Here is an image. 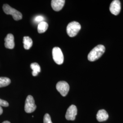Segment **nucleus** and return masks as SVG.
Segmentation results:
<instances>
[{"instance_id": "6", "label": "nucleus", "mask_w": 123, "mask_h": 123, "mask_svg": "<svg viewBox=\"0 0 123 123\" xmlns=\"http://www.w3.org/2000/svg\"><path fill=\"white\" fill-rule=\"evenodd\" d=\"M56 88L62 96L65 97L69 92V86L65 81H59L56 84Z\"/></svg>"}, {"instance_id": "4", "label": "nucleus", "mask_w": 123, "mask_h": 123, "mask_svg": "<svg viewBox=\"0 0 123 123\" xmlns=\"http://www.w3.org/2000/svg\"><path fill=\"white\" fill-rule=\"evenodd\" d=\"M53 57L54 62L58 65L62 64L64 61V56L61 49L58 47H54L52 51Z\"/></svg>"}, {"instance_id": "14", "label": "nucleus", "mask_w": 123, "mask_h": 123, "mask_svg": "<svg viewBox=\"0 0 123 123\" xmlns=\"http://www.w3.org/2000/svg\"><path fill=\"white\" fill-rule=\"evenodd\" d=\"M31 68L32 70V74L33 76H36L41 71V68L39 65L36 62L32 63L31 64Z\"/></svg>"}, {"instance_id": "17", "label": "nucleus", "mask_w": 123, "mask_h": 123, "mask_svg": "<svg viewBox=\"0 0 123 123\" xmlns=\"http://www.w3.org/2000/svg\"><path fill=\"white\" fill-rule=\"evenodd\" d=\"M45 20V18H44L42 16H37L35 18H34V21L36 23H39L40 22H43L44 20Z\"/></svg>"}, {"instance_id": "2", "label": "nucleus", "mask_w": 123, "mask_h": 123, "mask_svg": "<svg viewBox=\"0 0 123 123\" xmlns=\"http://www.w3.org/2000/svg\"><path fill=\"white\" fill-rule=\"evenodd\" d=\"M3 10L6 14L12 15L13 19L15 21H18L22 19V14L16 9L11 7L9 5H3Z\"/></svg>"}, {"instance_id": "10", "label": "nucleus", "mask_w": 123, "mask_h": 123, "mask_svg": "<svg viewBox=\"0 0 123 123\" xmlns=\"http://www.w3.org/2000/svg\"><path fill=\"white\" fill-rule=\"evenodd\" d=\"M65 1L64 0H52L51 1V6L53 10L58 12L63 8Z\"/></svg>"}, {"instance_id": "19", "label": "nucleus", "mask_w": 123, "mask_h": 123, "mask_svg": "<svg viewBox=\"0 0 123 123\" xmlns=\"http://www.w3.org/2000/svg\"><path fill=\"white\" fill-rule=\"evenodd\" d=\"M2 113H3V110H2V107L0 106V115L2 114Z\"/></svg>"}, {"instance_id": "15", "label": "nucleus", "mask_w": 123, "mask_h": 123, "mask_svg": "<svg viewBox=\"0 0 123 123\" xmlns=\"http://www.w3.org/2000/svg\"><path fill=\"white\" fill-rule=\"evenodd\" d=\"M11 81L6 77H0V88L6 87L11 84Z\"/></svg>"}, {"instance_id": "7", "label": "nucleus", "mask_w": 123, "mask_h": 123, "mask_svg": "<svg viewBox=\"0 0 123 123\" xmlns=\"http://www.w3.org/2000/svg\"><path fill=\"white\" fill-rule=\"evenodd\" d=\"M77 108L74 105H71L67 110L65 118L68 120H74L77 114Z\"/></svg>"}, {"instance_id": "18", "label": "nucleus", "mask_w": 123, "mask_h": 123, "mask_svg": "<svg viewBox=\"0 0 123 123\" xmlns=\"http://www.w3.org/2000/svg\"><path fill=\"white\" fill-rule=\"evenodd\" d=\"M0 106H1V107H8L9 106V104L7 101L0 98Z\"/></svg>"}, {"instance_id": "13", "label": "nucleus", "mask_w": 123, "mask_h": 123, "mask_svg": "<svg viewBox=\"0 0 123 123\" xmlns=\"http://www.w3.org/2000/svg\"><path fill=\"white\" fill-rule=\"evenodd\" d=\"M49 27V25L47 22L43 21L40 22L37 26V31L38 33H44L48 29Z\"/></svg>"}, {"instance_id": "11", "label": "nucleus", "mask_w": 123, "mask_h": 123, "mask_svg": "<svg viewBox=\"0 0 123 123\" xmlns=\"http://www.w3.org/2000/svg\"><path fill=\"white\" fill-rule=\"evenodd\" d=\"M96 118L98 122H103L109 118V114L105 110H100L97 113Z\"/></svg>"}, {"instance_id": "3", "label": "nucleus", "mask_w": 123, "mask_h": 123, "mask_svg": "<svg viewBox=\"0 0 123 123\" xmlns=\"http://www.w3.org/2000/svg\"><path fill=\"white\" fill-rule=\"evenodd\" d=\"M81 26L79 23L74 21L69 23L67 27V32L70 37H74L80 30Z\"/></svg>"}, {"instance_id": "8", "label": "nucleus", "mask_w": 123, "mask_h": 123, "mask_svg": "<svg viewBox=\"0 0 123 123\" xmlns=\"http://www.w3.org/2000/svg\"><path fill=\"white\" fill-rule=\"evenodd\" d=\"M110 10L113 15L117 16L119 15L121 10V3L119 0H114L110 5Z\"/></svg>"}, {"instance_id": "16", "label": "nucleus", "mask_w": 123, "mask_h": 123, "mask_svg": "<svg viewBox=\"0 0 123 123\" xmlns=\"http://www.w3.org/2000/svg\"><path fill=\"white\" fill-rule=\"evenodd\" d=\"M43 123H53L51 120V117L48 114H46L44 115Z\"/></svg>"}, {"instance_id": "12", "label": "nucleus", "mask_w": 123, "mask_h": 123, "mask_svg": "<svg viewBox=\"0 0 123 123\" xmlns=\"http://www.w3.org/2000/svg\"><path fill=\"white\" fill-rule=\"evenodd\" d=\"M23 43L24 44V48L26 50H29L32 47V40L28 36H25L23 37Z\"/></svg>"}, {"instance_id": "5", "label": "nucleus", "mask_w": 123, "mask_h": 123, "mask_svg": "<svg viewBox=\"0 0 123 123\" xmlns=\"http://www.w3.org/2000/svg\"><path fill=\"white\" fill-rule=\"evenodd\" d=\"M37 108L35 104V101L33 97L31 95H28L26 97L25 104V111L27 113H31L34 112Z\"/></svg>"}, {"instance_id": "20", "label": "nucleus", "mask_w": 123, "mask_h": 123, "mask_svg": "<svg viewBox=\"0 0 123 123\" xmlns=\"http://www.w3.org/2000/svg\"><path fill=\"white\" fill-rule=\"evenodd\" d=\"M2 123H11L9 121H4L3 122H2Z\"/></svg>"}, {"instance_id": "9", "label": "nucleus", "mask_w": 123, "mask_h": 123, "mask_svg": "<svg viewBox=\"0 0 123 123\" xmlns=\"http://www.w3.org/2000/svg\"><path fill=\"white\" fill-rule=\"evenodd\" d=\"M5 47L6 49H12L15 47L14 37L12 34H8L5 38Z\"/></svg>"}, {"instance_id": "1", "label": "nucleus", "mask_w": 123, "mask_h": 123, "mask_svg": "<svg viewBox=\"0 0 123 123\" xmlns=\"http://www.w3.org/2000/svg\"><path fill=\"white\" fill-rule=\"evenodd\" d=\"M105 51V47L102 45H98L94 48L89 53L88 56L89 61L93 62L99 59Z\"/></svg>"}]
</instances>
